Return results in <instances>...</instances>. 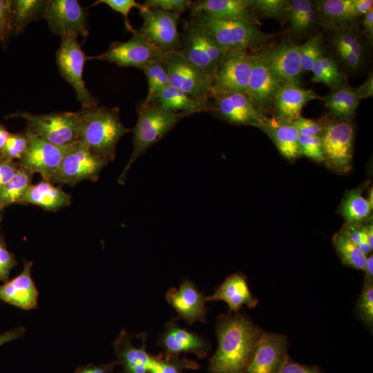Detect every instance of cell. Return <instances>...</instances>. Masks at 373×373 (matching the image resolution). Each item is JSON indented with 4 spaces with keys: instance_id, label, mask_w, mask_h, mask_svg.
<instances>
[{
    "instance_id": "6da1fadb",
    "label": "cell",
    "mask_w": 373,
    "mask_h": 373,
    "mask_svg": "<svg viewBox=\"0 0 373 373\" xmlns=\"http://www.w3.org/2000/svg\"><path fill=\"white\" fill-rule=\"evenodd\" d=\"M262 330L238 312L220 315L216 324L218 348L209 362L211 373H246Z\"/></svg>"
},
{
    "instance_id": "7a4b0ae2",
    "label": "cell",
    "mask_w": 373,
    "mask_h": 373,
    "mask_svg": "<svg viewBox=\"0 0 373 373\" xmlns=\"http://www.w3.org/2000/svg\"><path fill=\"white\" fill-rule=\"evenodd\" d=\"M79 140L108 162L116 155L121 137L131 131L121 122L119 108L94 106L77 111Z\"/></svg>"
},
{
    "instance_id": "3957f363",
    "label": "cell",
    "mask_w": 373,
    "mask_h": 373,
    "mask_svg": "<svg viewBox=\"0 0 373 373\" xmlns=\"http://www.w3.org/2000/svg\"><path fill=\"white\" fill-rule=\"evenodd\" d=\"M188 115H190L184 112L169 111L157 102H152L146 106L141 105L138 109L136 124L131 128L133 134L132 140L133 150L117 178L118 183L124 184L127 173L134 162Z\"/></svg>"
},
{
    "instance_id": "277c9868",
    "label": "cell",
    "mask_w": 373,
    "mask_h": 373,
    "mask_svg": "<svg viewBox=\"0 0 373 373\" xmlns=\"http://www.w3.org/2000/svg\"><path fill=\"white\" fill-rule=\"evenodd\" d=\"M191 21L209 34L227 51L244 50L257 52L274 37L258 26L240 21L213 17L204 12L191 13Z\"/></svg>"
},
{
    "instance_id": "5b68a950",
    "label": "cell",
    "mask_w": 373,
    "mask_h": 373,
    "mask_svg": "<svg viewBox=\"0 0 373 373\" xmlns=\"http://www.w3.org/2000/svg\"><path fill=\"white\" fill-rule=\"evenodd\" d=\"M227 50L209 34L191 21L184 26L181 49L178 52L186 60L207 73L213 79Z\"/></svg>"
},
{
    "instance_id": "8992f818",
    "label": "cell",
    "mask_w": 373,
    "mask_h": 373,
    "mask_svg": "<svg viewBox=\"0 0 373 373\" xmlns=\"http://www.w3.org/2000/svg\"><path fill=\"white\" fill-rule=\"evenodd\" d=\"M7 117H21L27 122L28 128L39 137L58 146L79 140L77 112L35 114L26 111L12 113Z\"/></svg>"
},
{
    "instance_id": "52a82bcc",
    "label": "cell",
    "mask_w": 373,
    "mask_h": 373,
    "mask_svg": "<svg viewBox=\"0 0 373 373\" xmlns=\"http://www.w3.org/2000/svg\"><path fill=\"white\" fill-rule=\"evenodd\" d=\"M108 162L77 140L72 144L50 182L72 186L86 180L95 182Z\"/></svg>"
},
{
    "instance_id": "ba28073f",
    "label": "cell",
    "mask_w": 373,
    "mask_h": 373,
    "mask_svg": "<svg viewBox=\"0 0 373 373\" xmlns=\"http://www.w3.org/2000/svg\"><path fill=\"white\" fill-rule=\"evenodd\" d=\"M354 131L351 121L338 118L325 119L321 135L326 164L339 173L352 167Z\"/></svg>"
},
{
    "instance_id": "9c48e42d",
    "label": "cell",
    "mask_w": 373,
    "mask_h": 373,
    "mask_svg": "<svg viewBox=\"0 0 373 373\" xmlns=\"http://www.w3.org/2000/svg\"><path fill=\"white\" fill-rule=\"evenodd\" d=\"M87 59L76 35L61 37V44L57 51V67L61 77L73 87L82 107L97 105L83 79L84 66Z\"/></svg>"
},
{
    "instance_id": "30bf717a",
    "label": "cell",
    "mask_w": 373,
    "mask_h": 373,
    "mask_svg": "<svg viewBox=\"0 0 373 373\" xmlns=\"http://www.w3.org/2000/svg\"><path fill=\"white\" fill-rule=\"evenodd\" d=\"M166 55L137 30L128 41L113 42L106 52L97 56L88 57V59L106 61L119 66L142 70L150 64L164 61Z\"/></svg>"
},
{
    "instance_id": "8fae6325",
    "label": "cell",
    "mask_w": 373,
    "mask_h": 373,
    "mask_svg": "<svg viewBox=\"0 0 373 373\" xmlns=\"http://www.w3.org/2000/svg\"><path fill=\"white\" fill-rule=\"evenodd\" d=\"M164 62L170 86L202 102H207L211 97L213 79L207 73L178 52L167 53Z\"/></svg>"
},
{
    "instance_id": "7c38bea8",
    "label": "cell",
    "mask_w": 373,
    "mask_h": 373,
    "mask_svg": "<svg viewBox=\"0 0 373 373\" xmlns=\"http://www.w3.org/2000/svg\"><path fill=\"white\" fill-rule=\"evenodd\" d=\"M207 112L235 125L260 128L268 119L247 93L213 95L207 102Z\"/></svg>"
},
{
    "instance_id": "4fadbf2b",
    "label": "cell",
    "mask_w": 373,
    "mask_h": 373,
    "mask_svg": "<svg viewBox=\"0 0 373 373\" xmlns=\"http://www.w3.org/2000/svg\"><path fill=\"white\" fill-rule=\"evenodd\" d=\"M139 12L143 25L138 32L166 53L180 52L181 34L178 24L180 14L146 7Z\"/></svg>"
},
{
    "instance_id": "5bb4252c",
    "label": "cell",
    "mask_w": 373,
    "mask_h": 373,
    "mask_svg": "<svg viewBox=\"0 0 373 373\" xmlns=\"http://www.w3.org/2000/svg\"><path fill=\"white\" fill-rule=\"evenodd\" d=\"M26 132L28 146L17 163L20 167L38 173L43 180L50 181L73 142L58 146L39 137L28 128Z\"/></svg>"
},
{
    "instance_id": "9a60e30c",
    "label": "cell",
    "mask_w": 373,
    "mask_h": 373,
    "mask_svg": "<svg viewBox=\"0 0 373 373\" xmlns=\"http://www.w3.org/2000/svg\"><path fill=\"white\" fill-rule=\"evenodd\" d=\"M251 63V52L244 50H229L214 75L212 96L247 93Z\"/></svg>"
},
{
    "instance_id": "2e32d148",
    "label": "cell",
    "mask_w": 373,
    "mask_h": 373,
    "mask_svg": "<svg viewBox=\"0 0 373 373\" xmlns=\"http://www.w3.org/2000/svg\"><path fill=\"white\" fill-rule=\"evenodd\" d=\"M44 19L60 37L74 34L86 38L89 35L86 10L77 0H49Z\"/></svg>"
},
{
    "instance_id": "e0dca14e",
    "label": "cell",
    "mask_w": 373,
    "mask_h": 373,
    "mask_svg": "<svg viewBox=\"0 0 373 373\" xmlns=\"http://www.w3.org/2000/svg\"><path fill=\"white\" fill-rule=\"evenodd\" d=\"M288 350L286 336L263 331L246 373H280L289 358Z\"/></svg>"
},
{
    "instance_id": "ac0fdd59",
    "label": "cell",
    "mask_w": 373,
    "mask_h": 373,
    "mask_svg": "<svg viewBox=\"0 0 373 373\" xmlns=\"http://www.w3.org/2000/svg\"><path fill=\"white\" fill-rule=\"evenodd\" d=\"M251 70L247 94L256 106L266 115L273 110L275 95L283 84L273 75L265 57L264 48L251 52Z\"/></svg>"
},
{
    "instance_id": "d6986e66",
    "label": "cell",
    "mask_w": 373,
    "mask_h": 373,
    "mask_svg": "<svg viewBox=\"0 0 373 373\" xmlns=\"http://www.w3.org/2000/svg\"><path fill=\"white\" fill-rule=\"evenodd\" d=\"M267 64L283 84H300L303 73L300 46L287 41L272 48H264Z\"/></svg>"
},
{
    "instance_id": "ffe728a7",
    "label": "cell",
    "mask_w": 373,
    "mask_h": 373,
    "mask_svg": "<svg viewBox=\"0 0 373 373\" xmlns=\"http://www.w3.org/2000/svg\"><path fill=\"white\" fill-rule=\"evenodd\" d=\"M164 329L159 343L164 349L166 357H178L180 353L187 352L205 357L209 353V343L198 334L180 327L176 321L167 322Z\"/></svg>"
},
{
    "instance_id": "44dd1931",
    "label": "cell",
    "mask_w": 373,
    "mask_h": 373,
    "mask_svg": "<svg viewBox=\"0 0 373 373\" xmlns=\"http://www.w3.org/2000/svg\"><path fill=\"white\" fill-rule=\"evenodd\" d=\"M166 299L179 317L189 324L206 321V297L190 280H184L178 288L169 289Z\"/></svg>"
},
{
    "instance_id": "7402d4cb",
    "label": "cell",
    "mask_w": 373,
    "mask_h": 373,
    "mask_svg": "<svg viewBox=\"0 0 373 373\" xmlns=\"http://www.w3.org/2000/svg\"><path fill=\"white\" fill-rule=\"evenodd\" d=\"M191 13L204 12L216 18L262 24L252 8V0H200L191 1Z\"/></svg>"
},
{
    "instance_id": "603a6c76",
    "label": "cell",
    "mask_w": 373,
    "mask_h": 373,
    "mask_svg": "<svg viewBox=\"0 0 373 373\" xmlns=\"http://www.w3.org/2000/svg\"><path fill=\"white\" fill-rule=\"evenodd\" d=\"M323 97L300 84H283L277 91L273 104L274 117L278 120L293 122L300 116L303 108L309 102Z\"/></svg>"
},
{
    "instance_id": "cb8c5ba5",
    "label": "cell",
    "mask_w": 373,
    "mask_h": 373,
    "mask_svg": "<svg viewBox=\"0 0 373 373\" xmlns=\"http://www.w3.org/2000/svg\"><path fill=\"white\" fill-rule=\"evenodd\" d=\"M32 261L24 262L22 271L0 285V300L22 309L37 307L39 291L31 276Z\"/></svg>"
},
{
    "instance_id": "d4e9b609",
    "label": "cell",
    "mask_w": 373,
    "mask_h": 373,
    "mask_svg": "<svg viewBox=\"0 0 373 373\" xmlns=\"http://www.w3.org/2000/svg\"><path fill=\"white\" fill-rule=\"evenodd\" d=\"M319 26L331 32L356 28L361 23L353 0H316Z\"/></svg>"
},
{
    "instance_id": "484cf974",
    "label": "cell",
    "mask_w": 373,
    "mask_h": 373,
    "mask_svg": "<svg viewBox=\"0 0 373 373\" xmlns=\"http://www.w3.org/2000/svg\"><path fill=\"white\" fill-rule=\"evenodd\" d=\"M142 345L137 347L132 343V336L122 329L113 343L117 363L123 367L122 373H149L153 356L146 350V335L141 334Z\"/></svg>"
},
{
    "instance_id": "4316f807",
    "label": "cell",
    "mask_w": 373,
    "mask_h": 373,
    "mask_svg": "<svg viewBox=\"0 0 373 373\" xmlns=\"http://www.w3.org/2000/svg\"><path fill=\"white\" fill-rule=\"evenodd\" d=\"M206 300L225 302L230 313L238 312L244 305L254 308L258 304V299L252 294L246 277L239 273L229 276L212 295L206 297Z\"/></svg>"
},
{
    "instance_id": "83f0119b",
    "label": "cell",
    "mask_w": 373,
    "mask_h": 373,
    "mask_svg": "<svg viewBox=\"0 0 373 373\" xmlns=\"http://www.w3.org/2000/svg\"><path fill=\"white\" fill-rule=\"evenodd\" d=\"M260 128L269 135L278 151L287 160H293L303 155L298 143L300 135L292 122L280 121L274 117L268 118Z\"/></svg>"
},
{
    "instance_id": "f1b7e54d",
    "label": "cell",
    "mask_w": 373,
    "mask_h": 373,
    "mask_svg": "<svg viewBox=\"0 0 373 373\" xmlns=\"http://www.w3.org/2000/svg\"><path fill=\"white\" fill-rule=\"evenodd\" d=\"M70 195L50 181L42 180L31 184L22 198L21 204H31L46 210L56 211L70 204Z\"/></svg>"
},
{
    "instance_id": "f546056e",
    "label": "cell",
    "mask_w": 373,
    "mask_h": 373,
    "mask_svg": "<svg viewBox=\"0 0 373 373\" xmlns=\"http://www.w3.org/2000/svg\"><path fill=\"white\" fill-rule=\"evenodd\" d=\"M361 99L357 88L343 85L331 89L323 101L329 113L335 118L351 121Z\"/></svg>"
},
{
    "instance_id": "4dcf8cb0",
    "label": "cell",
    "mask_w": 373,
    "mask_h": 373,
    "mask_svg": "<svg viewBox=\"0 0 373 373\" xmlns=\"http://www.w3.org/2000/svg\"><path fill=\"white\" fill-rule=\"evenodd\" d=\"M48 2L45 0L12 1L11 35H19L30 23L44 18Z\"/></svg>"
},
{
    "instance_id": "1f68e13d",
    "label": "cell",
    "mask_w": 373,
    "mask_h": 373,
    "mask_svg": "<svg viewBox=\"0 0 373 373\" xmlns=\"http://www.w3.org/2000/svg\"><path fill=\"white\" fill-rule=\"evenodd\" d=\"M154 102L169 111L184 112L189 115L207 111V102L193 98L170 85L158 95Z\"/></svg>"
},
{
    "instance_id": "d6a6232c",
    "label": "cell",
    "mask_w": 373,
    "mask_h": 373,
    "mask_svg": "<svg viewBox=\"0 0 373 373\" xmlns=\"http://www.w3.org/2000/svg\"><path fill=\"white\" fill-rule=\"evenodd\" d=\"M372 209V194L365 198L360 189L347 193L340 208L341 213L348 225L358 224L367 218Z\"/></svg>"
},
{
    "instance_id": "836d02e7",
    "label": "cell",
    "mask_w": 373,
    "mask_h": 373,
    "mask_svg": "<svg viewBox=\"0 0 373 373\" xmlns=\"http://www.w3.org/2000/svg\"><path fill=\"white\" fill-rule=\"evenodd\" d=\"M311 82L323 83L331 89L345 85L346 78L341 71L336 60L331 56L325 55L324 52L320 55L312 70Z\"/></svg>"
},
{
    "instance_id": "e575fe53",
    "label": "cell",
    "mask_w": 373,
    "mask_h": 373,
    "mask_svg": "<svg viewBox=\"0 0 373 373\" xmlns=\"http://www.w3.org/2000/svg\"><path fill=\"white\" fill-rule=\"evenodd\" d=\"M332 241L338 255L345 265L364 271L367 256L350 238L345 229L336 233Z\"/></svg>"
},
{
    "instance_id": "d590c367",
    "label": "cell",
    "mask_w": 373,
    "mask_h": 373,
    "mask_svg": "<svg viewBox=\"0 0 373 373\" xmlns=\"http://www.w3.org/2000/svg\"><path fill=\"white\" fill-rule=\"evenodd\" d=\"M33 174L30 170L19 166L13 178L0 191V204L5 208L20 203L32 184Z\"/></svg>"
},
{
    "instance_id": "8d00e7d4",
    "label": "cell",
    "mask_w": 373,
    "mask_h": 373,
    "mask_svg": "<svg viewBox=\"0 0 373 373\" xmlns=\"http://www.w3.org/2000/svg\"><path fill=\"white\" fill-rule=\"evenodd\" d=\"M148 82V93L141 105L154 102L158 95L169 86V77L164 61H157L146 66L142 70Z\"/></svg>"
},
{
    "instance_id": "74e56055",
    "label": "cell",
    "mask_w": 373,
    "mask_h": 373,
    "mask_svg": "<svg viewBox=\"0 0 373 373\" xmlns=\"http://www.w3.org/2000/svg\"><path fill=\"white\" fill-rule=\"evenodd\" d=\"M331 44L332 48H341L356 55L364 63L366 50L358 27L348 28L332 32Z\"/></svg>"
},
{
    "instance_id": "f35d334b",
    "label": "cell",
    "mask_w": 373,
    "mask_h": 373,
    "mask_svg": "<svg viewBox=\"0 0 373 373\" xmlns=\"http://www.w3.org/2000/svg\"><path fill=\"white\" fill-rule=\"evenodd\" d=\"M252 8L258 19H275L282 24L289 21L290 1L252 0Z\"/></svg>"
},
{
    "instance_id": "ab89813d",
    "label": "cell",
    "mask_w": 373,
    "mask_h": 373,
    "mask_svg": "<svg viewBox=\"0 0 373 373\" xmlns=\"http://www.w3.org/2000/svg\"><path fill=\"white\" fill-rule=\"evenodd\" d=\"M323 42V33L317 32L309 37L305 43L300 46V57L303 72L312 71L314 64L324 52Z\"/></svg>"
},
{
    "instance_id": "60d3db41",
    "label": "cell",
    "mask_w": 373,
    "mask_h": 373,
    "mask_svg": "<svg viewBox=\"0 0 373 373\" xmlns=\"http://www.w3.org/2000/svg\"><path fill=\"white\" fill-rule=\"evenodd\" d=\"M358 318L370 328L373 326V282L364 281L356 305Z\"/></svg>"
},
{
    "instance_id": "b9f144b4",
    "label": "cell",
    "mask_w": 373,
    "mask_h": 373,
    "mask_svg": "<svg viewBox=\"0 0 373 373\" xmlns=\"http://www.w3.org/2000/svg\"><path fill=\"white\" fill-rule=\"evenodd\" d=\"M28 139L26 132L10 133L6 142L0 159L6 160H19L24 153Z\"/></svg>"
},
{
    "instance_id": "7bdbcfd3",
    "label": "cell",
    "mask_w": 373,
    "mask_h": 373,
    "mask_svg": "<svg viewBox=\"0 0 373 373\" xmlns=\"http://www.w3.org/2000/svg\"><path fill=\"white\" fill-rule=\"evenodd\" d=\"M99 3L105 4L113 10L122 14L124 17V24L127 30L132 34H135L137 32V30H135L128 21V16L133 8H137L139 10L144 9L145 7L143 4H140L135 0H98L90 6L92 7Z\"/></svg>"
},
{
    "instance_id": "ee69618b",
    "label": "cell",
    "mask_w": 373,
    "mask_h": 373,
    "mask_svg": "<svg viewBox=\"0 0 373 373\" xmlns=\"http://www.w3.org/2000/svg\"><path fill=\"white\" fill-rule=\"evenodd\" d=\"M298 143L302 153L305 156L316 162L323 161L321 136L299 135Z\"/></svg>"
},
{
    "instance_id": "f6af8a7d",
    "label": "cell",
    "mask_w": 373,
    "mask_h": 373,
    "mask_svg": "<svg viewBox=\"0 0 373 373\" xmlns=\"http://www.w3.org/2000/svg\"><path fill=\"white\" fill-rule=\"evenodd\" d=\"M319 26L318 12L314 3L291 29V33L296 37L307 35Z\"/></svg>"
},
{
    "instance_id": "bcb514c9",
    "label": "cell",
    "mask_w": 373,
    "mask_h": 373,
    "mask_svg": "<svg viewBox=\"0 0 373 373\" xmlns=\"http://www.w3.org/2000/svg\"><path fill=\"white\" fill-rule=\"evenodd\" d=\"M157 362L162 373H182V369H196L198 364L191 360L178 357H166L164 355L157 356Z\"/></svg>"
},
{
    "instance_id": "7dc6e473",
    "label": "cell",
    "mask_w": 373,
    "mask_h": 373,
    "mask_svg": "<svg viewBox=\"0 0 373 373\" xmlns=\"http://www.w3.org/2000/svg\"><path fill=\"white\" fill-rule=\"evenodd\" d=\"M11 0H0V43L7 46L11 35Z\"/></svg>"
},
{
    "instance_id": "c3c4849f",
    "label": "cell",
    "mask_w": 373,
    "mask_h": 373,
    "mask_svg": "<svg viewBox=\"0 0 373 373\" xmlns=\"http://www.w3.org/2000/svg\"><path fill=\"white\" fill-rule=\"evenodd\" d=\"M191 1L189 0H146L143 6L147 8L160 9L166 12L181 14L186 8H189Z\"/></svg>"
},
{
    "instance_id": "681fc988",
    "label": "cell",
    "mask_w": 373,
    "mask_h": 373,
    "mask_svg": "<svg viewBox=\"0 0 373 373\" xmlns=\"http://www.w3.org/2000/svg\"><path fill=\"white\" fill-rule=\"evenodd\" d=\"M17 265L14 254L7 249L3 236L0 234V281H8L11 269Z\"/></svg>"
},
{
    "instance_id": "f907efd6",
    "label": "cell",
    "mask_w": 373,
    "mask_h": 373,
    "mask_svg": "<svg viewBox=\"0 0 373 373\" xmlns=\"http://www.w3.org/2000/svg\"><path fill=\"white\" fill-rule=\"evenodd\" d=\"M292 123L299 135L303 136H321L323 130V121L308 119L301 115Z\"/></svg>"
},
{
    "instance_id": "816d5d0a",
    "label": "cell",
    "mask_w": 373,
    "mask_h": 373,
    "mask_svg": "<svg viewBox=\"0 0 373 373\" xmlns=\"http://www.w3.org/2000/svg\"><path fill=\"white\" fill-rule=\"evenodd\" d=\"M333 49L338 61L347 71L356 72L363 66L364 63L353 53L341 48H333Z\"/></svg>"
},
{
    "instance_id": "f5cc1de1",
    "label": "cell",
    "mask_w": 373,
    "mask_h": 373,
    "mask_svg": "<svg viewBox=\"0 0 373 373\" xmlns=\"http://www.w3.org/2000/svg\"><path fill=\"white\" fill-rule=\"evenodd\" d=\"M314 1L293 0L290 1L289 15V29L292 28L303 15L313 6Z\"/></svg>"
},
{
    "instance_id": "db71d44e",
    "label": "cell",
    "mask_w": 373,
    "mask_h": 373,
    "mask_svg": "<svg viewBox=\"0 0 373 373\" xmlns=\"http://www.w3.org/2000/svg\"><path fill=\"white\" fill-rule=\"evenodd\" d=\"M19 166L13 160L0 159V191L13 178Z\"/></svg>"
},
{
    "instance_id": "11a10c76",
    "label": "cell",
    "mask_w": 373,
    "mask_h": 373,
    "mask_svg": "<svg viewBox=\"0 0 373 373\" xmlns=\"http://www.w3.org/2000/svg\"><path fill=\"white\" fill-rule=\"evenodd\" d=\"M280 373H323L317 366L307 365L296 363L289 357L287 358Z\"/></svg>"
},
{
    "instance_id": "9f6ffc18",
    "label": "cell",
    "mask_w": 373,
    "mask_h": 373,
    "mask_svg": "<svg viewBox=\"0 0 373 373\" xmlns=\"http://www.w3.org/2000/svg\"><path fill=\"white\" fill-rule=\"evenodd\" d=\"M117 364V361L98 365L88 364L78 367L74 373H111Z\"/></svg>"
},
{
    "instance_id": "6f0895ef",
    "label": "cell",
    "mask_w": 373,
    "mask_h": 373,
    "mask_svg": "<svg viewBox=\"0 0 373 373\" xmlns=\"http://www.w3.org/2000/svg\"><path fill=\"white\" fill-rule=\"evenodd\" d=\"M363 26V34L365 36L368 42L372 44L373 40V8L366 13L361 21Z\"/></svg>"
},
{
    "instance_id": "680465c9",
    "label": "cell",
    "mask_w": 373,
    "mask_h": 373,
    "mask_svg": "<svg viewBox=\"0 0 373 373\" xmlns=\"http://www.w3.org/2000/svg\"><path fill=\"white\" fill-rule=\"evenodd\" d=\"M356 88L361 99L367 97H372L373 75L372 72L369 73L366 81Z\"/></svg>"
},
{
    "instance_id": "91938a15",
    "label": "cell",
    "mask_w": 373,
    "mask_h": 373,
    "mask_svg": "<svg viewBox=\"0 0 373 373\" xmlns=\"http://www.w3.org/2000/svg\"><path fill=\"white\" fill-rule=\"evenodd\" d=\"M26 332L23 327H18L0 334V346L22 336Z\"/></svg>"
},
{
    "instance_id": "94428289",
    "label": "cell",
    "mask_w": 373,
    "mask_h": 373,
    "mask_svg": "<svg viewBox=\"0 0 373 373\" xmlns=\"http://www.w3.org/2000/svg\"><path fill=\"white\" fill-rule=\"evenodd\" d=\"M353 6L358 17H363L372 9V0H353Z\"/></svg>"
},
{
    "instance_id": "6125c7cd",
    "label": "cell",
    "mask_w": 373,
    "mask_h": 373,
    "mask_svg": "<svg viewBox=\"0 0 373 373\" xmlns=\"http://www.w3.org/2000/svg\"><path fill=\"white\" fill-rule=\"evenodd\" d=\"M358 247L366 256L372 251V248L370 247L368 242L366 226L360 227Z\"/></svg>"
},
{
    "instance_id": "be15d7a7",
    "label": "cell",
    "mask_w": 373,
    "mask_h": 373,
    "mask_svg": "<svg viewBox=\"0 0 373 373\" xmlns=\"http://www.w3.org/2000/svg\"><path fill=\"white\" fill-rule=\"evenodd\" d=\"M364 271L365 273L364 281L373 282V256L372 254L367 257Z\"/></svg>"
},
{
    "instance_id": "e7e4bbea",
    "label": "cell",
    "mask_w": 373,
    "mask_h": 373,
    "mask_svg": "<svg viewBox=\"0 0 373 373\" xmlns=\"http://www.w3.org/2000/svg\"><path fill=\"white\" fill-rule=\"evenodd\" d=\"M9 134L10 133L6 128L0 122V155L3 151Z\"/></svg>"
},
{
    "instance_id": "03108f58",
    "label": "cell",
    "mask_w": 373,
    "mask_h": 373,
    "mask_svg": "<svg viewBox=\"0 0 373 373\" xmlns=\"http://www.w3.org/2000/svg\"><path fill=\"white\" fill-rule=\"evenodd\" d=\"M367 227V233L368 242L370 247L373 249V226L372 224H370Z\"/></svg>"
},
{
    "instance_id": "003e7915",
    "label": "cell",
    "mask_w": 373,
    "mask_h": 373,
    "mask_svg": "<svg viewBox=\"0 0 373 373\" xmlns=\"http://www.w3.org/2000/svg\"><path fill=\"white\" fill-rule=\"evenodd\" d=\"M3 209H4V207H3L0 204V220H1L2 216H3Z\"/></svg>"
}]
</instances>
